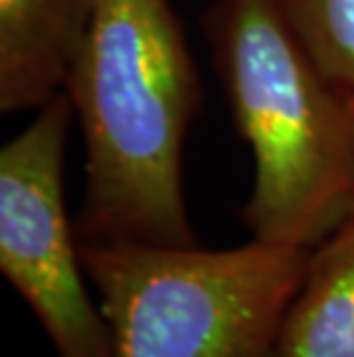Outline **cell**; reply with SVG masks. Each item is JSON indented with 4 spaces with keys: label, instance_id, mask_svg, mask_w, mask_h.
<instances>
[{
    "label": "cell",
    "instance_id": "6",
    "mask_svg": "<svg viewBox=\"0 0 354 357\" xmlns=\"http://www.w3.org/2000/svg\"><path fill=\"white\" fill-rule=\"evenodd\" d=\"M269 357H354V217L311 252Z\"/></svg>",
    "mask_w": 354,
    "mask_h": 357
},
{
    "label": "cell",
    "instance_id": "3",
    "mask_svg": "<svg viewBox=\"0 0 354 357\" xmlns=\"http://www.w3.org/2000/svg\"><path fill=\"white\" fill-rule=\"evenodd\" d=\"M113 357H269L308 249L83 245Z\"/></svg>",
    "mask_w": 354,
    "mask_h": 357
},
{
    "label": "cell",
    "instance_id": "2",
    "mask_svg": "<svg viewBox=\"0 0 354 357\" xmlns=\"http://www.w3.org/2000/svg\"><path fill=\"white\" fill-rule=\"evenodd\" d=\"M205 26L255 164L246 231L313 252L354 217V95L308 56L276 0H216Z\"/></svg>",
    "mask_w": 354,
    "mask_h": 357
},
{
    "label": "cell",
    "instance_id": "4",
    "mask_svg": "<svg viewBox=\"0 0 354 357\" xmlns=\"http://www.w3.org/2000/svg\"><path fill=\"white\" fill-rule=\"evenodd\" d=\"M72 123L74 106L63 93L0 150V270L56 357H113L108 323L86 288L81 240L67 217Z\"/></svg>",
    "mask_w": 354,
    "mask_h": 357
},
{
    "label": "cell",
    "instance_id": "5",
    "mask_svg": "<svg viewBox=\"0 0 354 357\" xmlns=\"http://www.w3.org/2000/svg\"><path fill=\"white\" fill-rule=\"evenodd\" d=\"M97 0H0V111H40L67 93Z\"/></svg>",
    "mask_w": 354,
    "mask_h": 357
},
{
    "label": "cell",
    "instance_id": "7",
    "mask_svg": "<svg viewBox=\"0 0 354 357\" xmlns=\"http://www.w3.org/2000/svg\"><path fill=\"white\" fill-rule=\"evenodd\" d=\"M276 5L320 70L354 95V0H276Z\"/></svg>",
    "mask_w": 354,
    "mask_h": 357
},
{
    "label": "cell",
    "instance_id": "1",
    "mask_svg": "<svg viewBox=\"0 0 354 357\" xmlns=\"http://www.w3.org/2000/svg\"><path fill=\"white\" fill-rule=\"evenodd\" d=\"M67 95L86 146L83 245L198 247L182 153L202 88L170 0H97Z\"/></svg>",
    "mask_w": 354,
    "mask_h": 357
}]
</instances>
